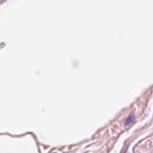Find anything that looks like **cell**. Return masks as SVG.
I'll return each mask as SVG.
<instances>
[{"instance_id": "1", "label": "cell", "mask_w": 153, "mask_h": 153, "mask_svg": "<svg viewBox=\"0 0 153 153\" xmlns=\"http://www.w3.org/2000/svg\"><path fill=\"white\" fill-rule=\"evenodd\" d=\"M132 118H133V116H131V115H130V116L127 118V120H126L125 123H126V124H130L131 123H132V121H133V119H132Z\"/></svg>"}]
</instances>
